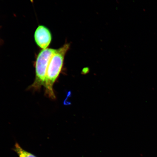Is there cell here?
Wrapping results in <instances>:
<instances>
[{
	"label": "cell",
	"instance_id": "cell-4",
	"mask_svg": "<svg viewBox=\"0 0 157 157\" xmlns=\"http://www.w3.org/2000/svg\"><path fill=\"white\" fill-rule=\"evenodd\" d=\"M13 150L19 157H37L34 155L25 150L18 143H16Z\"/></svg>",
	"mask_w": 157,
	"mask_h": 157
},
{
	"label": "cell",
	"instance_id": "cell-2",
	"mask_svg": "<svg viewBox=\"0 0 157 157\" xmlns=\"http://www.w3.org/2000/svg\"><path fill=\"white\" fill-rule=\"evenodd\" d=\"M57 50L52 48L43 49L39 53L35 62V77L30 88L37 90L44 86L47 70L51 58Z\"/></svg>",
	"mask_w": 157,
	"mask_h": 157
},
{
	"label": "cell",
	"instance_id": "cell-3",
	"mask_svg": "<svg viewBox=\"0 0 157 157\" xmlns=\"http://www.w3.org/2000/svg\"><path fill=\"white\" fill-rule=\"evenodd\" d=\"M35 42L40 48L46 49L52 40V35L49 29L44 25H39L35 31Z\"/></svg>",
	"mask_w": 157,
	"mask_h": 157
},
{
	"label": "cell",
	"instance_id": "cell-1",
	"mask_svg": "<svg viewBox=\"0 0 157 157\" xmlns=\"http://www.w3.org/2000/svg\"><path fill=\"white\" fill-rule=\"evenodd\" d=\"M69 48V45L66 44L57 50L49 62L44 86L45 93L52 99L56 98L53 89L54 85L61 71L64 56Z\"/></svg>",
	"mask_w": 157,
	"mask_h": 157
}]
</instances>
